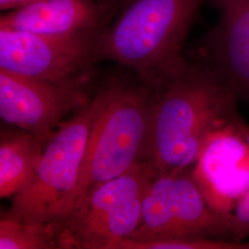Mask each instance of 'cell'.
<instances>
[{
  "mask_svg": "<svg viewBox=\"0 0 249 249\" xmlns=\"http://www.w3.org/2000/svg\"><path fill=\"white\" fill-rule=\"evenodd\" d=\"M237 100L204 64L187 59L156 89L146 161L158 174L193 169L211 135L238 116Z\"/></svg>",
  "mask_w": 249,
  "mask_h": 249,
  "instance_id": "obj_1",
  "label": "cell"
},
{
  "mask_svg": "<svg viewBox=\"0 0 249 249\" xmlns=\"http://www.w3.org/2000/svg\"><path fill=\"white\" fill-rule=\"evenodd\" d=\"M212 0H131L106 28L97 61L125 67L158 89L186 62L183 47L201 7Z\"/></svg>",
  "mask_w": 249,
  "mask_h": 249,
  "instance_id": "obj_2",
  "label": "cell"
},
{
  "mask_svg": "<svg viewBox=\"0 0 249 249\" xmlns=\"http://www.w3.org/2000/svg\"><path fill=\"white\" fill-rule=\"evenodd\" d=\"M95 97L98 107L73 208L96 187L147 157L156 89L138 76L136 80L116 77L105 83Z\"/></svg>",
  "mask_w": 249,
  "mask_h": 249,
  "instance_id": "obj_3",
  "label": "cell"
},
{
  "mask_svg": "<svg viewBox=\"0 0 249 249\" xmlns=\"http://www.w3.org/2000/svg\"><path fill=\"white\" fill-rule=\"evenodd\" d=\"M97 107L94 96L60 124L45 144L35 176L2 215L23 223H49L71 211Z\"/></svg>",
  "mask_w": 249,
  "mask_h": 249,
  "instance_id": "obj_4",
  "label": "cell"
},
{
  "mask_svg": "<svg viewBox=\"0 0 249 249\" xmlns=\"http://www.w3.org/2000/svg\"><path fill=\"white\" fill-rule=\"evenodd\" d=\"M157 174L143 161L96 187L58 222V249H119L138 229L145 189Z\"/></svg>",
  "mask_w": 249,
  "mask_h": 249,
  "instance_id": "obj_5",
  "label": "cell"
},
{
  "mask_svg": "<svg viewBox=\"0 0 249 249\" xmlns=\"http://www.w3.org/2000/svg\"><path fill=\"white\" fill-rule=\"evenodd\" d=\"M190 239L232 241L230 221L208 204L193 169L157 174L145 189L141 223L127 241Z\"/></svg>",
  "mask_w": 249,
  "mask_h": 249,
  "instance_id": "obj_6",
  "label": "cell"
},
{
  "mask_svg": "<svg viewBox=\"0 0 249 249\" xmlns=\"http://www.w3.org/2000/svg\"><path fill=\"white\" fill-rule=\"evenodd\" d=\"M102 33L50 36L0 28V70L86 89L95 73Z\"/></svg>",
  "mask_w": 249,
  "mask_h": 249,
  "instance_id": "obj_7",
  "label": "cell"
},
{
  "mask_svg": "<svg viewBox=\"0 0 249 249\" xmlns=\"http://www.w3.org/2000/svg\"><path fill=\"white\" fill-rule=\"evenodd\" d=\"M87 89L54 85L0 70V116L46 144L70 113L86 107Z\"/></svg>",
  "mask_w": 249,
  "mask_h": 249,
  "instance_id": "obj_8",
  "label": "cell"
},
{
  "mask_svg": "<svg viewBox=\"0 0 249 249\" xmlns=\"http://www.w3.org/2000/svg\"><path fill=\"white\" fill-rule=\"evenodd\" d=\"M239 116L211 135L193 168L208 204L229 221L249 188V145L237 126Z\"/></svg>",
  "mask_w": 249,
  "mask_h": 249,
  "instance_id": "obj_9",
  "label": "cell"
},
{
  "mask_svg": "<svg viewBox=\"0 0 249 249\" xmlns=\"http://www.w3.org/2000/svg\"><path fill=\"white\" fill-rule=\"evenodd\" d=\"M211 2L219 10V19L201 40L195 60L249 104V0Z\"/></svg>",
  "mask_w": 249,
  "mask_h": 249,
  "instance_id": "obj_10",
  "label": "cell"
},
{
  "mask_svg": "<svg viewBox=\"0 0 249 249\" xmlns=\"http://www.w3.org/2000/svg\"><path fill=\"white\" fill-rule=\"evenodd\" d=\"M121 8L117 0H39L2 15L0 28L50 36L103 33Z\"/></svg>",
  "mask_w": 249,
  "mask_h": 249,
  "instance_id": "obj_11",
  "label": "cell"
},
{
  "mask_svg": "<svg viewBox=\"0 0 249 249\" xmlns=\"http://www.w3.org/2000/svg\"><path fill=\"white\" fill-rule=\"evenodd\" d=\"M45 144L22 129L1 130L0 196L13 197L29 184L43 156Z\"/></svg>",
  "mask_w": 249,
  "mask_h": 249,
  "instance_id": "obj_12",
  "label": "cell"
},
{
  "mask_svg": "<svg viewBox=\"0 0 249 249\" xmlns=\"http://www.w3.org/2000/svg\"><path fill=\"white\" fill-rule=\"evenodd\" d=\"M58 222L23 223L2 215L0 249H58Z\"/></svg>",
  "mask_w": 249,
  "mask_h": 249,
  "instance_id": "obj_13",
  "label": "cell"
},
{
  "mask_svg": "<svg viewBox=\"0 0 249 249\" xmlns=\"http://www.w3.org/2000/svg\"><path fill=\"white\" fill-rule=\"evenodd\" d=\"M237 126L249 145V125L240 116L237 119ZM231 240L242 243L249 237V188L236 203L230 217Z\"/></svg>",
  "mask_w": 249,
  "mask_h": 249,
  "instance_id": "obj_14",
  "label": "cell"
},
{
  "mask_svg": "<svg viewBox=\"0 0 249 249\" xmlns=\"http://www.w3.org/2000/svg\"><path fill=\"white\" fill-rule=\"evenodd\" d=\"M37 1L39 0H0V9L1 10H12Z\"/></svg>",
  "mask_w": 249,
  "mask_h": 249,
  "instance_id": "obj_15",
  "label": "cell"
},
{
  "mask_svg": "<svg viewBox=\"0 0 249 249\" xmlns=\"http://www.w3.org/2000/svg\"><path fill=\"white\" fill-rule=\"evenodd\" d=\"M124 5H125V4H127L129 1H131V0H120Z\"/></svg>",
  "mask_w": 249,
  "mask_h": 249,
  "instance_id": "obj_16",
  "label": "cell"
}]
</instances>
